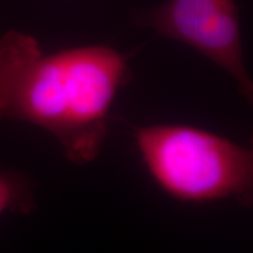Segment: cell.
<instances>
[{"mask_svg":"<svg viewBox=\"0 0 253 253\" xmlns=\"http://www.w3.org/2000/svg\"><path fill=\"white\" fill-rule=\"evenodd\" d=\"M126 75L125 59L109 47L45 53L33 37L9 31L0 38V121L39 126L71 162L89 163Z\"/></svg>","mask_w":253,"mask_h":253,"instance_id":"6da1fadb","label":"cell"},{"mask_svg":"<svg viewBox=\"0 0 253 253\" xmlns=\"http://www.w3.org/2000/svg\"><path fill=\"white\" fill-rule=\"evenodd\" d=\"M135 137L151 175L169 194L253 207V137L243 145L184 126H143Z\"/></svg>","mask_w":253,"mask_h":253,"instance_id":"7a4b0ae2","label":"cell"},{"mask_svg":"<svg viewBox=\"0 0 253 253\" xmlns=\"http://www.w3.org/2000/svg\"><path fill=\"white\" fill-rule=\"evenodd\" d=\"M140 19L161 36L186 43L219 66L253 104V79L243 56L235 0H168Z\"/></svg>","mask_w":253,"mask_h":253,"instance_id":"3957f363","label":"cell"},{"mask_svg":"<svg viewBox=\"0 0 253 253\" xmlns=\"http://www.w3.org/2000/svg\"><path fill=\"white\" fill-rule=\"evenodd\" d=\"M36 208L30 182L15 172L0 170V216L6 212L30 214Z\"/></svg>","mask_w":253,"mask_h":253,"instance_id":"277c9868","label":"cell"}]
</instances>
